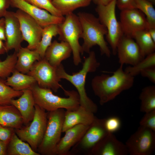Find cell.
<instances>
[{"label":"cell","mask_w":155,"mask_h":155,"mask_svg":"<svg viewBox=\"0 0 155 155\" xmlns=\"http://www.w3.org/2000/svg\"><path fill=\"white\" fill-rule=\"evenodd\" d=\"M10 5V0H0V18L4 17Z\"/></svg>","instance_id":"cell-40"},{"label":"cell","mask_w":155,"mask_h":155,"mask_svg":"<svg viewBox=\"0 0 155 155\" xmlns=\"http://www.w3.org/2000/svg\"><path fill=\"white\" fill-rule=\"evenodd\" d=\"M7 145L0 140V155H7Z\"/></svg>","instance_id":"cell-42"},{"label":"cell","mask_w":155,"mask_h":155,"mask_svg":"<svg viewBox=\"0 0 155 155\" xmlns=\"http://www.w3.org/2000/svg\"><path fill=\"white\" fill-rule=\"evenodd\" d=\"M27 74L33 76L40 87L57 92L64 89L59 83L61 79L58 75L57 67L51 65L44 58L35 62Z\"/></svg>","instance_id":"cell-9"},{"label":"cell","mask_w":155,"mask_h":155,"mask_svg":"<svg viewBox=\"0 0 155 155\" xmlns=\"http://www.w3.org/2000/svg\"><path fill=\"white\" fill-rule=\"evenodd\" d=\"M0 39L6 41L5 22L4 18H0Z\"/></svg>","instance_id":"cell-41"},{"label":"cell","mask_w":155,"mask_h":155,"mask_svg":"<svg viewBox=\"0 0 155 155\" xmlns=\"http://www.w3.org/2000/svg\"><path fill=\"white\" fill-rule=\"evenodd\" d=\"M23 91H16L6 85L5 81L0 80V105L11 104L13 98L20 96Z\"/></svg>","instance_id":"cell-32"},{"label":"cell","mask_w":155,"mask_h":155,"mask_svg":"<svg viewBox=\"0 0 155 155\" xmlns=\"http://www.w3.org/2000/svg\"><path fill=\"white\" fill-rule=\"evenodd\" d=\"M7 155H40L34 151L28 143L21 140L15 132L13 135L8 145Z\"/></svg>","instance_id":"cell-25"},{"label":"cell","mask_w":155,"mask_h":155,"mask_svg":"<svg viewBox=\"0 0 155 155\" xmlns=\"http://www.w3.org/2000/svg\"><path fill=\"white\" fill-rule=\"evenodd\" d=\"M154 67H155V52L146 56L136 65L126 67L124 71L134 77L140 74L142 71L149 68Z\"/></svg>","instance_id":"cell-31"},{"label":"cell","mask_w":155,"mask_h":155,"mask_svg":"<svg viewBox=\"0 0 155 155\" xmlns=\"http://www.w3.org/2000/svg\"><path fill=\"white\" fill-rule=\"evenodd\" d=\"M15 133L14 128L0 125V140L7 145Z\"/></svg>","instance_id":"cell-37"},{"label":"cell","mask_w":155,"mask_h":155,"mask_svg":"<svg viewBox=\"0 0 155 155\" xmlns=\"http://www.w3.org/2000/svg\"><path fill=\"white\" fill-rule=\"evenodd\" d=\"M17 59V52L7 55L3 61L0 59V78H7L15 69Z\"/></svg>","instance_id":"cell-33"},{"label":"cell","mask_w":155,"mask_h":155,"mask_svg":"<svg viewBox=\"0 0 155 155\" xmlns=\"http://www.w3.org/2000/svg\"><path fill=\"white\" fill-rule=\"evenodd\" d=\"M91 154L98 155H126L125 144L119 140L113 133H108L95 146Z\"/></svg>","instance_id":"cell-17"},{"label":"cell","mask_w":155,"mask_h":155,"mask_svg":"<svg viewBox=\"0 0 155 155\" xmlns=\"http://www.w3.org/2000/svg\"><path fill=\"white\" fill-rule=\"evenodd\" d=\"M32 93L36 104L45 111H52L60 109L73 111L80 106V98L77 92L63 89L68 97L63 98L54 94L49 89L41 87L37 83L30 88Z\"/></svg>","instance_id":"cell-4"},{"label":"cell","mask_w":155,"mask_h":155,"mask_svg":"<svg viewBox=\"0 0 155 155\" xmlns=\"http://www.w3.org/2000/svg\"><path fill=\"white\" fill-rule=\"evenodd\" d=\"M65 112L64 109L60 108L47 114L46 129L37 150L40 155H56V147L62 132Z\"/></svg>","instance_id":"cell-5"},{"label":"cell","mask_w":155,"mask_h":155,"mask_svg":"<svg viewBox=\"0 0 155 155\" xmlns=\"http://www.w3.org/2000/svg\"><path fill=\"white\" fill-rule=\"evenodd\" d=\"M23 124L22 117L14 106L0 105V125L15 129L21 128Z\"/></svg>","instance_id":"cell-23"},{"label":"cell","mask_w":155,"mask_h":155,"mask_svg":"<svg viewBox=\"0 0 155 155\" xmlns=\"http://www.w3.org/2000/svg\"><path fill=\"white\" fill-rule=\"evenodd\" d=\"M113 0H92V1L97 5H106Z\"/></svg>","instance_id":"cell-43"},{"label":"cell","mask_w":155,"mask_h":155,"mask_svg":"<svg viewBox=\"0 0 155 155\" xmlns=\"http://www.w3.org/2000/svg\"><path fill=\"white\" fill-rule=\"evenodd\" d=\"M133 38L134 39L145 57L155 52V41L152 38L147 30L136 32Z\"/></svg>","instance_id":"cell-28"},{"label":"cell","mask_w":155,"mask_h":155,"mask_svg":"<svg viewBox=\"0 0 155 155\" xmlns=\"http://www.w3.org/2000/svg\"><path fill=\"white\" fill-rule=\"evenodd\" d=\"M92 0H52V3L63 16L73 13L76 9L89 5Z\"/></svg>","instance_id":"cell-27"},{"label":"cell","mask_w":155,"mask_h":155,"mask_svg":"<svg viewBox=\"0 0 155 155\" xmlns=\"http://www.w3.org/2000/svg\"><path fill=\"white\" fill-rule=\"evenodd\" d=\"M45 111L35 104L34 114L30 124L28 126L14 129L18 137L22 141L27 142L36 152L47 126V113Z\"/></svg>","instance_id":"cell-7"},{"label":"cell","mask_w":155,"mask_h":155,"mask_svg":"<svg viewBox=\"0 0 155 155\" xmlns=\"http://www.w3.org/2000/svg\"><path fill=\"white\" fill-rule=\"evenodd\" d=\"M88 54V56L85 59L82 69L78 72L73 73L71 75L67 73L62 64L57 67V71L61 80L64 79L69 81L77 89L80 105L94 114L97 111L98 107L87 94L85 88L86 80L88 73L96 71L100 64L97 60L94 51H90Z\"/></svg>","instance_id":"cell-2"},{"label":"cell","mask_w":155,"mask_h":155,"mask_svg":"<svg viewBox=\"0 0 155 155\" xmlns=\"http://www.w3.org/2000/svg\"><path fill=\"white\" fill-rule=\"evenodd\" d=\"M15 13L19 22L23 40L28 43L27 47L35 50L41 40L43 28L23 11L18 9Z\"/></svg>","instance_id":"cell-11"},{"label":"cell","mask_w":155,"mask_h":155,"mask_svg":"<svg viewBox=\"0 0 155 155\" xmlns=\"http://www.w3.org/2000/svg\"><path fill=\"white\" fill-rule=\"evenodd\" d=\"M147 30L152 38L155 41V28H149Z\"/></svg>","instance_id":"cell-45"},{"label":"cell","mask_w":155,"mask_h":155,"mask_svg":"<svg viewBox=\"0 0 155 155\" xmlns=\"http://www.w3.org/2000/svg\"><path fill=\"white\" fill-rule=\"evenodd\" d=\"M4 18L6 38L5 44L7 52L12 49L17 52L24 40L19 20L15 13L11 11H7Z\"/></svg>","instance_id":"cell-15"},{"label":"cell","mask_w":155,"mask_h":155,"mask_svg":"<svg viewBox=\"0 0 155 155\" xmlns=\"http://www.w3.org/2000/svg\"><path fill=\"white\" fill-rule=\"evenodd\" d=\"M90 126L79 124L66 130L64 136L61 138L57 145L56 155L68 154L71 148L80 141Z\"/></svg>","instance_id":"cell-18"},{"label":"cell","mask_w":155,"mask_h":155,"mask_svg":"<svg viewBox=\"0 0 155 155\" xmlns=\"http://www.w3.org/2000/svg\"><path fill=\"white\" fill-rule=\"evenodd\" d=\"M145 113L140 122V125L155 132V110Z\"/></svg>","instance_id":"cell-36"},{"label":"cell","mask_w":155,"mask_h":155,"mask_svg":"<svg viewBox=\"0 0 155 155\" xmlns=\"http://www.w3.org/2000/svg\"><path fill=\"white\" fill-rule=\"evenodd\" d=\"M135 0H116V6L121 11L134 8Z\"/></svg>","instance_id":"cell-38"},{"label":"cell","mask_w":155,"mask_h":155,"mask_svg":"<svg viewBox=\"0 0 155 155\" xmlns=\"http://www.w3.org/2000/svg\"><path fill=\"white\" fill-rule=\"evenodd\" d=\"M119 22L123 35L133 38L136 32L148 30L149 25L144 14L136 8L121 11Z\"/></svg>","instance_id":"cell-12"},{"label":"cell","mask_w":155,"mask_h":155,"mask_svg":"<svg viewBox=\"0 0 155 155\" xmlns=\"http://www.w3.org/2000/svg\"><path fill=\"white\" fill-rule=\"evenodd\" d=\"M104 126L109 133H113L118 131L121 125L120 119L116 116H112L105 119Z\"/></svg>","instance_id":"cell-35"},{"label":"cell","mask_w":155,"mask_h":155,"mask_svg":"<svg viewBox=\"0 0 155 155\" xmlns=\"http://www.w3.org/2000/svg\"><path fill=\"white\" fill-rule=\"evenodd\" d=\"M59 26L58 39L69 44L72 49L73 63L77 66L81 62L80 55L83 53L79 42V39L81 38L82 29L78 16L73 13L66 15L63 21Z\"/></svg>","instance_id":"cell-6"},{"label":"cell","mask_w":155,"mask_h":155,"mask_svg":"<svg viewBox=\"0 0 155 155\" xmlns=\"http://www.w3.org/2000/svg\"><path fill=\"white\" fill-rule=\"evenodd\" d=\"M25 0L39 8L46 10L54 16L59 17L63 16L54 6L51 0Z\"/></svg>","instance_id":"cell-34"},{"label":"cell","mask_w":155,"mask_h":155,"mask_svg":"<svg viewBox=\"0 0 155 155\" xmlns=\"http://www.w3.org/2000/svg\"><path fill=\"white\" fill-rule=\"evenodd\" d=\"M148 78L152 83H155V67L149 68L142 71L140 74Z\"/></svg>","instance_id":"cell-39"},{"label":"cell","mask_w":155,"mask_h":155,"mask_svg":"<svg viewBox=\"0 0 155 155\" xmlns=\"http://www.w3.org/2000/svg\"><path fill=\"white\" fill-rule=\"evenodd\" d=\"M95 117L94 114L80 106L73 111H66L63 123L62 132L78 125H90Z\"/></svg>","instance_id":"cell-21"},{"label":"cell","mask_w":155,"mask_h":155,"mask_svg":"<svg viewBox=\"0 0 155 155\" xmlns=\"http://www.w3.org/2000/svg\"><path fill=\"white\" fill-rule=\"evenodd\" d=\"M59 24H51L43 28L41 40L35 49L41 59L44 58L46 50L51 44L53 37L59 35Z\"/></svg>","instance_id":"cell-26"},{"label":"cell","mask_w":155,"mask_h":155,"mask_svg":"<svg viewBox=\"0 0 155 155\" xmlns=\"http://www.w3.org/2000/svg\"><path fill=\"white\" fill-rule=\"evenodd\" d=\"M23 91L22 94L19 98L11 100L10 104L18 110L22 117L23 124L26 125L33 118L36 104L30 89H25Z\"/></svg>","instance_id":"cell-19"},{"label":"cell","mask_w":155,"mask_h":155,"mask_svg":"<svg viewBox=\"0 0 155 155\" xmlns=\"http://www.w3.org/2000/svg\"><path fill=\"white\" fill-rule=\"evenodd\" d=\"M117 54L119 63L123 66L125 64L134 65L145 57L135 40L124 35L117 45Z\"/></svg>","instance_id":"cell-14"},{"label":"cell","mask_w":155,"mask_h":155,"mask_svg":"<svg viewBox=\"0 0 155 155\" xmlns=\"http://www.w3.org/2000/svg\"><path fill=\"white\" fill-rule=\"evenodd\" d=\"M17 57L15 69L24 74H27L34 63L41 59L36 50L22 46L17 52Z\"/></svg>","instance_id":"cell-22"},{"label":"cell","mask_w":155,"mask_h":155,"mask_svg":"<svg viewBox=\"0 0 155 155\" xmlns=\"http://www.w3.org/2000/svg\"><path fill=\"white\" fill-rule=\"evenodd\" d=\"M7 52L5 44L2 40L0 39V55L4 54Z\"/></svg>","instance_id":"cell-44"},{"label":"cell","mask_w":155,"mask_h":155,"mask_svg":"<svg viewBox=\"0 0 155 155\" xmlns=\"http://www.w3.org/2000/svg\"><path fill=\"white\" fill-rule=\"evenodd\" d=\"M131 155H150L155 148V132L141 126L125 143Z\"/></svg>","instance_id":"cell-10"},{"label":"cell","mask_w":155,"mask_h":155,"mask_svg":"<svg viewBox=\"0 0 155 155\" xmlns=\"http://www.w3.org/2000/svg\"><path fill=\"white\" fill-rule=\"evenodd\" d=\"M141 100L140 110L145 113L155 110V86H149L143 88L139 97Z\"/></svg>","instance_id":"cell-29"},{"label":"cell","mask_w":155,"mask_h":155,"mask_svg":"<svg viewBox=\"0 0 155 155\" xmlns=\"http://www.w3.org/2000/svg\"><path fill=\"white\" fill-rule=\"evenodd\" d=\"M12 75L7 78L5 81V84L16 91H23L30 89L33 85L37 83L33 76L22 73L15 69Z\"/></svg>","instance_id":"cell-24"},{"label":"cell","mask_w":155,"mask_h":155,"mask_svg":"<svg viewBox=\"0 0 155 155\" xmlns=\"http://www.w3.org/2000/svg\"><path fill=\"white\" fill-rule=\"evenodd\" d=\"M72 53L71 48L67 42L55 40L46 49L44 58L51 65L57 67L63 61L69 58Z\"/></svg>","instance_id":"cell-20"},{"label":"cell","mask_w":155,"mask_h":155,"mask_svg":"<svg viewBox=\"0 0 155 155\" xmlns=\"http://www.w3.org/2000/svg\"><path fill=\"white\" fill-rule=\"evenodd\" d=\"M153 5L147 0H135L134 2V8L139 9L144 14L149 28H155V9Z\"/></svg>","instance_id":"cell-30"},{"label":"cell","mask_w":155,"mask_h":155,"mask_svg":"<svg viewBox=\"0 0 155 155\" xmlns=\"http://www.w3.org/2000/svg\"><path fill=\"white\" fill-rule=\"evenodd\" d=\"M104 121L105 119H100L95 117L79 142L82 148L90 151L91 153L95 146L109 133L105 128Z\"/></svg>","instance_id":"cell-16"},{"label":"cell","mask_w":155,"mask_h":155,"mask_svg":"<svg viewBox=\"0 0 155 155\" xmlns=\"http://www.w3.org/2000/svg\"><path fill=\"white\" fill-rule=\"evenodd\" d=\"M10 5L24 11L28 14L43 28L52 24H59L64 21L65 17L54 16L48 11L39 8L25 0H10Z\"/></svg>","instance_id":"cell-13"},{"label":"cell","mask_w":155,"mask_h":155,"mask_svg":"<svg viewBox=\"0 0 155 155\" xmlns=\"http://www.w3.org/2000/svg\"><path fill=\"white\" fill-rule=\"evenodd\" d=\"M77 15L82 29L81 38L84 42L82 46L83 52L88 53L93 46L97 45L99 47L102 55L110 57L111 53L104 39V36L107 33L106 27L100 23L98 18L92 13L80 12Z\"/></svg>","instance_id":"cell-3"},{"label":"cell","mask_w":155,"mask_h":155,"mask_svg":"<svg viewBox=\"0 0 155 155\" xmlns=\"http://www.w3.org/2000/svg\"><path fill=\"white\" fill-rule=\"evenodd\" d=\"M123 66L120 65L111 75L102 74L92 79V88L94 94L99 98L101 105L113 100L133 86L134 77L126 72Z\"/></svg>","instance_id":"cell-1"},{"label":"cell","mask_w":155,"mask_h":155,"mask_svg":"<svg viewBox=\"0 0 155 155\" xmlns=\"http://www.w3.org/2000/svg\"><path fill=\"white\" fill-rule=\"evenodd\" d=\"M116 0H113L106 5H97L95 8L100 22L107 30L106 39L114 55L117 54V45L123 35L119 22L116 18Z\"/></svg>","instance_id":"cell-8"},{"label":"cell","mask_w":155,"mask_h":155,"mask_svg":"<svg viewBox=\"0 0 155 155\" xmlns=\"http://www.w3.org/2000/svg\"><path fill=\"white\" fill-rule=\"evenodd\" d=\"M151 2L154 5L155 4V0H147Z\"/></svg>","instance_id":"cell-46"}]
</instances>
